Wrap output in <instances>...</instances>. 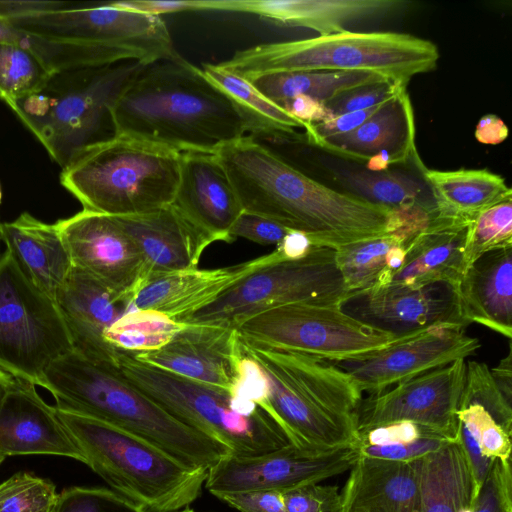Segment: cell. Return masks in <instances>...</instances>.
<instances>
[{
	"instance_id": "cell-16",
	"label": "cell",
	"mask_w": 512,
	"mask_h": 512,
	"mask_svg": "<svg viewBox=\"0 0 512 512\" xmlns=\"http://www.w3.org/2000/svg\"><path fill=\"white\" fill-rule=\"evenodd\" d=\"M54 224L69 252L72 266L131 306L132 296L144 277V264L138 248L116 218L83 209Z\"/></svg>"
},
{
	"instance_id": "cell-60",
	"label": "cell",
	"mask_w": 512,
	"mask_h": 512,
	"mask_svg": "<svg viewBox=\"0 0 512 512\" xmlns=\"http://www.w3.org/2000/svg\"><path fill=\"white\" fill-rule=\"evenodd\" d=\"M1 223H2V222H0V227H1ZM0 241H1V240H0Z\"/></svg>"
},
{
	"instance_id": "cell-48",
	"label": "cell",
	"mask_w": 512,
	"mask_h": 512,
	"mask_svg": "<svg viewBox=\"0 0 512 512\" xmlns=\"http://www.w3.org/2000/svg\"><path fill=\"white\" fill-rule=\"evenodd\" d=\"M217 498L239 512H286L280 491L235 492L222 494Z\"/></svg>"
},
{
	"instance_id": "cell-52",
	"label": "cell",
	"mask_w": 512,
	"mask_h": 512,
	"mask_svg": "<svg viewBox=\"0 0 512 512\" xmlns=\"http://www.w3.org/2000/svg\"><path fill=\"white\" fill-rule=\"evenodd\" d=\"M508 133L507 125L500 117L486 114L476 125L475 138L481 144L497 145L506 140Z\"/></svg>"
},
{
	"instance_id": "cell-17",
	"label": "cell",
	"mask_w": 512,
	"mask_h": 512,
	"mask_svg": "<svg viewBox=\"0 0 512 512\" xmlns=\"http://www.w3.org/2000/svg\"><path fill=\"white\" fill-rule=\"evenodd\" d=\"M340 308L375 329L397 336L434 326L466 327L457 286L440 282L420 288L388 284L346 296Z\"/></svg>"
},
{
	"instance_id": "cell-49",
	"label": "cell",
	"mask_w": 512,
	"mask_h": 512,
	"mask_svg": "<svg viewBox=\"0 0 512 512\" xmlns=\"http://www.w3.org/2000/svg\"><path fill=\"white\" fill-rule=\"evenodd\" d=\"M457 441L463 449L467 459L478 494L493 464L492 459L485 457L469 430L458 422Z\"/></svg>"
},
{
	"instance_id": "cell-3",
	"label": "cell",
	"mask_w": 512,
	"mask_h": 512,
	"mask_svg": "<svg viewBox=\"0 0 512 512\" xmlns=\"http://www.w3.org/2000/svg\"><path fill=\"white\" fill-rule=\"evenodd\" d=\"M8 15L21 32V43L53 75L125 61L145 65L176 52L161 16L126 10L113 2H35Z\"/></svg>"
},
{
	"instance_id": "cell-15",
	"label": "cell",
	"mask_w": 512,
	"mask_h": 512,
	"mask_svg": "<svg viewBox=\"0 0 512 512\" xmlns=\"http://www.w3.org/2000/svg\"><path fill=\"white\" fill-rule=\"evenodd\" d=\"M481 346L478 338L456 325L434 326L402 336L390 346L362 360L336 364L359 390L379 394L399 383L466 359Z\"/></svg>"
},
{
	"instance_id": "cell-13",
	"label": "cell",
	"mask_w": 512,
	"mask_h": 512,
	"mask_svg": "<svg viewBox=\"0 0 512 512\" xmlns=\"http://www.w3.org/2000/svg\"><path fill=\"white\" fill-rule=\"evenodd\" d=\"M358 458L356 445L312 452L288 444L260 455L231 454L208 470L204 486L216 497L258 490L284 492L350 470Z\"/></svg>"
},
{
	"instance_id": "cell-56",
	"label": "cell",
	"mask_w": 512,
	"mask_h": 512,
	"mask_svg": "<svg viewBox=\"0 0 512 512\" xmlns=\"http://www.w3.org/2000/svg\"><path fill=\"white\" fill-rule=\"evenodd\" d=\"M14 380V377L0 369V401Z\"/></svg>"
},
{
	"instance_id": "cell-14",
	"label": "cell",
	"mask_w": 512,
	"mask_h": 512,
	"mask_svg": "<svg viewBox=\"0 0 512 512\" xmlns=\"http://www.w3.org/2000/svg\"><path fill=\"white\" fill-rule=\"evenodd\" d=\"M466 367V359H459L379 394L362 398L357 409L358 432L408 421L457 441V411L464 390Z\"/></svg>"
},
{
	"instance_id": "cell-55",
	"label": "cell",
	"mask_w": 512,
	"mask_h": 512,
	"mask_svg": "<svg viewBox=\"0 0 512 512\" xmlns=\"http://www.w3.org/2000/svg\"><path fill=\"white\" fill-rule=\"evenodd\" d=\"M22 35L11 17L0 11V43H21Z\"/></svg>"
},
{
	"instance_id": "cell-57",
	"label": "cell",
	"mask_w": 512,
	"mask_h": 512,
	"mask_svg": "<svg viewBox=\"0 0 512 512\" xmlns=\"http://www.w3.org/2000/svg\"><path fill=\"white\" fill-rule=\"evenodd\" d=\"M175 512H195V511L192 510V509L185 508V509H182V510H179V511H175Z\"/></svg>"
},
{
	"instance_id": "cell-35",
	"label": "cell",
	"mask_w": 512,
	"mask_h": 512,
	"mask_svg": "<svg viewBox=\"0 0 512 512\" xmlns=\"http://www.w3.org/2000/svg\"><path fill=\"white\" fill-rule=\"evenodd\" d=\"M335 178L359 198L374 204L400 210L423 206L437 210L432 192L423 179L397 171H340Z\"/></svg>"
},
{
	"instance_id": "cell-30",
	"label": "cell",
	"mask_w": 512,
	"mask_h": 512,
	"mask_svg": "<svg viewBox=\"0 0 512 512\" xmlns=\"http://www.w3.org/2000/svg\"><path fill=\"white\" fill-rule=\"evenodd\" d=\"M419 512H472L475 483L458 441L418 460Z\"/></svg>"
},
{
	"instance_id": "cell-42",
	"label": "cell",
	"mask_w": 512,
	"mask_h": 512,
	"mask_svg": "<svg viewBox=\"0 0 512 512\" xmlns=\"http://www.w3.org/2000/svg\"><path fill=\"white\" fill-rule=\"evenodd\" d=\"M406 87L407 83L388 79L343 91L324 102L323 105L332 117L366 110L385 103Z\"/></svg>"
},
{
	"instance_id": "cell-32",
	"label": "cell",
	"mask_w": 512,
	"mask_h": 512,
	"mask_svg": "<svg viewBox=\"0 0 512 512\" xmlns=\"http://www.w3.org/2000/svg\"><path fill=\"white\" fill-rule=\"evenodd\" d=\"M202 72L230 100L251 137L291 140L297 137V128H305L303 122L267 99L248 80L219 64H204Z\"/></svg>"
},
{
	"instance_id": "cell-6",
	"label": "cell",
	"mask_w": 512,
	"mask_h": 512,
	"mask_svg": "<svg viewBox=\"0 0 512 512\" xmlns=\"http://www.w3.org/2000/svg\"><path fill=\"white\" fill-rule=\"evenodd\" d=\"M181 153L114 134L80 150L62 168L61 185L84 210L110 216L149 213L172 204Z\"/></svg>"
},
{
	"instance_id": "cell-51",
	"label": "cell",
	"mask_w": 512,
	"mask_h": 512,
	"mask_svg": "<svg viewBox=\"0 0 512 512\" xmlns=\"http://www.w3.org/2000/svg\"><path fill=\"white\" fill-rule=\"evenodd\" d=\"M280 107L304 124L318 123L332 117L323 103L306 96L292 98Z\"/></svg>"
},
{
	"instance_id": "cell-2",
	"label": "cell",
	"mask_w": 512,
	"mask_h": 512,
	"mask_svg": "<svg viewBox=\"0 0 512 512\" xmlns=\"http://www.w3.org/2000/svg\"><path fill=\"white\" fill-rule=\"evenodd\" d=\"M114 134L182 152L214 153L245 136L226 95L177 52L141 68L110 108Z\"/></svg>"
},
{
	"instance_id": "cell-10",
	"label": "cell",
	"mask_w": 512,
	"mask_h": 512,
	"mask_svg": "<svg viewBox=\"0 0 512 512\" xmlns=\"http://www.w3.org/2000/svg\"><path fill=\"white\" fill-rule=\"evenodd\" d=\"M272 259L240 279L184 324L235 327L257 313L294 303L340 305L346 296L335 250L314 247L305 256L284 259L276 248Z\"/></svg>"
},
{
	"instance_id": "cell-40",
	"label": "cell",
	"mask_w": 512,
	"mask_h": 512,
	"mask_svg": "<svg viewBox=\"0 0 512 512\" xmlns=\"http://www.w3.org/2000/svg\"><path fill=\"white\" fill-rule=\"evenodd\" d=\"M55 485L29 472H18L0 484V512H52Z\"/></svg>"
},
{
	"instance_id": "cell-34",
	"label": "cell",
	"mask_w": 512,
	"mask_h": 512,
	"mask_svg": "<svg viewBox=\"0 0 512 512\" xmlns=\"http://www.w3.org/2000/svg\"><path fill=\"white\" fill-rule=\"evenodd\" d=\"M388 79L379 74L359 71H303L265 74L248 81L280 107L284 102L298 96L310 97L324 103L343 91Z\"/></svg>"
},
{
	"instance_id": "cell-25",
	"label": "cell",
	"mask_w": 512,
	"mask_h": 512,
	"mask_svg": "<svg viewBox=\"0 0 512 512\" xmlns=\"http://www.w3.org/2000/svg\"><path fill=\"white\" fill-rule=\"evenodd\" d=\"M415 137L414 111L404 89L354 131L324 139L315 146L362 164L381 152L388 153L395 164H406L410 160L419 162Z\"/></svg>"
},
{
	"instance_id": "cell-24",
	"label": "cell",
	"mask_w": 512,
	"mask_h": 512,
	"mask_svg": "<svg viewBox=\"0 0 512 512\" xmlns=\"http://www.w3.org/2000/svg\"><path fill=\"white\" fill-rule=\"evenodd\" d=\"M114 217L142 256L143 279L198 268L204 250L210 245L172 204L149 213Z\"/></svg>"
},
{
	"instance_id": "cell-19",
	"label": "cell",
	"mask_w": 512,
	"mask_h": 512,
	"mask_svg": "<svg viewBox=\"0 0 512 512\" xmlns=\"http://www.w3.org/2000/svg\"><path fill=\"white\" fill-rule=\"evenodd\" d=\"M172 205L208 240L231 243V230L244 212L214 153L182 152Z\"/></svg>"
},
{
	"instance_id": "cell-44",
	"label": "cell",
	"mask_w": 512,
	"mask_h": 512,
	"mask_svg": "<svg viewBox=\"0 0 512 512\" xmlns=\"http://www.w3.org/2000/svg\"><path fill=\"white\" fill-rule=\"evenodd\" d=\"M286 512H342L337 486L319 483L303 485L282 492Z\"/></svg>"
},
{
	"instance_id": "cell-7",
	"label": "cell",
	"mask_w": 512,
	"mask_h": 512,
	"mask_svg": "<svg viewBox=\"0 0 512 512\" xmlns=\"http://www.w3.org/2000/svg\"><path fill=\"white\" fill-rule=\"evenodd\" d=\"M57 409L85 464L146 512H175L201 494L208 471L182 463L152 442L103 421Z\"/></svg>"
},
{
	"instance_id": "cell-20",
	"label": "cell",
	"mask_w": 512,
	"mask_h": 512,
	"mask_svg": "<svg viewBox=\"0 0 512 512\" xmlns=\"http://www.w3.org/2000/svg\"><path fill=\"white\" fill-rule=\"evenodd\" d=\"M54 455L85 458L55 406L35 385L15 379L0 401V456Z\"/></svg>"
},
{
	"instance_id": "cell-18",
	"label": "cell",
	"mask_w": 512,
	"mask_h": 512,
	"mask_svg": "<svg viewBox=\"0 0 512 512\" xmlns=\"http://www.w3.org/2000/svg\"><path fill=\"white\" fill-rule=\"evenodd\" d=\"M130 355L157 369L230 391L238 377L243 348L234 327L186 324L160 349Z\"/></svg>"
},
{
	"instance_id": "cell-46",
	"label": "cell",
	"mask_w": 512,
	"mask_h": 512,
	"mask_svg": "<svg viewBox=\"0 0 512 512\" xmlns=\"http://www.w3.org/2000/svg\"><path fill=\"white\" fill-rule=\"evenodd\" d=\"M423 437L450 440L429 427L413 422L401 421L358 432V440L355 445H384Z\"/></svg>"
},
{
	"instance_id": "cell-59",
	"label": "cell",
	"mask_w": 512,
	"mask_h": 512,
	"mask_svg": "<svg viewBox=\"0 0 512 512\" xmlns=\"http://www.w3.org/2000/svg\"><path fill=\"white\" fill-rule=\"evenodd\" d=\"M5 458L1 457L0 456V465L2 464V462L4 461Z\"/></svg>"
},
{
	"instance_id": "cell-53",
	"label": "cell",
	"mask_w": 512,
	"mask_h": 512,
	"mask_svg": "<svg viewBox=\"0 0 512 512\" xmlns=\"http://www.w3.org/2000/svg\"><path fill=\"white\" fill-rule=\"evenodd\" d=\"M315 246L310 238L302 232L289 231L276 247L284 259H296L305 256Z\"/></svg>"
},
{
	"instance_id": "cell-21",
	"label": "cell",
	"mask_w": 512,
	"mask_h": 512,
	"mask_svg": "<svg viewBox=\"0 0 512 512\" xmlns=\"http://www.w3.org/2000/svg\"><path fill=\"white\" fill-rule=\"evenodd\" d=\"M272 257L271 252L232 267L193 268L149 275L137 286L131 307L158 311L183 323Z\"/></svg>"
},
{
	"instance_id": "cell-4",
	"label": "cell",
	"mask_w": 512,
	"mask_h": 512,
	"mask_svg": "<svg viewBox=\"0 0 512 512\" xmlns=\"http://www.w3.org/2000/svg\"><path fill=\"white\" fill-rule=\"evenodd\" d=\"M43 388L52 394L56 408L136 434L187 466L208 471L232 454L226 445L181 422L129 383L117 365L75 349L47 368Z\"/></svg>"
},
{
	"instance_id": "cell-1",
	"label": "cell",
	"mask_w": 512,
	"mask_h": 512,
	"mask_svg": "<svg viewBox=\"0 0 512 512\" xmlns=\"http://www.w3.org/2000/svg\"><path fill=\"white\" fill-rule=\"evenodd\" d=\"M214 154L243 210L307 235L315 247L340 246L392 232V210L330 188L251 136Z\"/></svg>"
},
{
	"instance_id": "cell-43",
	"label": "cell",
	"mask_w": 512,
	"mask_h": 512,
	"mask_svg": "<svg viewBox=\"0 0 512 512\" xmlns=\"http://www.w3.org/2000/svg\"><path fill=\"white\" fill-rule=\"evenodd\" d=\"M472 512H512L511 458L493 461L476 496Z\"/></svg>"
},
{
	"instance_id": "cell-50",
	"label": "cell",
	"mask_w": 512,
	"mask_h": 512,
	"mask_svg": "<svg viewBox=\"0 0 512 512\" xmlns=\"http://www.w3.org/2000/svg\"><path fill=\"white\" fill-rule=\"evenodd\" d=\"M113 3L126 10L155 16L201 10L200 0H123Z\"/></svg>"
},
{
	"instance_id": "cell-33",
	"label": "cell",
	"mask_w": 512,
	"mask_h": 512,
	"mask_svg": "<svg viewBox=\"0 0 512 512\" xmlns=\"http://www.w3.org/2000/svg\"><path fill=\"white\" fill-rule=\"evenodd\" d=\"M411 239L390 232L336 248L335 260L346 296L389 284L404 262Z\"/></svg>"
},
{
	"instance_id": "cell-45",
	"label": "cell",
	"mask_w": 512,
	"mask_h": 512,
	"mask_svg": "<svg viewBox=\"0 0 512 512\" xmlns=\"http://www.w3.org/2000/svg\"><path fill=\"white\" fill-rule=\"evenodd\" d=\"M451 440L434 437L417 438L410 441H403L384 445H356L359 456L411 462L427 454L434 452Z\"/></svg>"
},
{
	"instance_id": "cell-26",
	"label": "cell",
	"mask_w": 512,
	"mask_h": 512,
	"mask_svg": "<svg viewBox=\"0 0 512 512\" xmlns=\"http://www.w3.org/2000/svg\"><path fill=\"white\" fill-rule=\"evenodd\" d=\"M418 460L359 456L341 493L342 512H419Z\"/></svg>"
},
{
	"instance_id": "cell-28",
	"label": "cell",
	"mask_w": 512,
	"mask_h": 512,
	"mask_svg": "<svg viewBox=\"0 0 512 512\" xmlns=\"http://www.w3.org/2000/svg\"><path fill=\"white\" fill-rule=\"evenodd\" d=\"M457 292L463 319L511 340L512 246L489 251L463 273Z\"/></svg>"
},
{
	"instance_id": "cell-27",
	"label": "cell",
	"mask_w": 512,
	"mask_h": 512,
	"mask_svg": "<svg viewBox=\"0 0 512 512\" xmlns=\"http://www.w3.org/2000/svg\"><path fill=\"white\" fill-rule=\"evenodd\" d=\"M468 222L437 213L409 241L404 262L389 284L411 289L440 282L457 286L464 273L463 249Z\"/></svg>"
},
{
	"instance_id": "cell-12",
	"label": "cell",
	"mask_w": 512,
	"mask_h": 512,
	"mask_svg": "<svg viewBox=\"0 0 512 512\" xmlns=\"http://www.w3.org/2000/svg\"><path fill=\"white\" fill-rule=\"evenodd\" d=\"M73 349L55 300L27 276L5 248L0 253V369L43 387L47 368Z\"/></svg>"
},
{
	"instance_id": "cell-29",
	"label": "cell",
	"mask_w": 512,
	"mask_h": 512,
	"mask_svg": "<svg viewBox=\"0 0 512 512\" xmlns=\"http://www.w3.org/2000/svg\"><path fill=\"white\" fill-rule=\"evenodd\" d=\"M0 240L27 276L55 300L73 268L55 224L23 212L13 221L1 223Z\"/></svg>"
},
{
	"instance_id": "cell-54",
	"label": "cell",
	"mask_w": 512,
	"mask_h": 512,
	"mask_svg": "<svg viewBox=\"0 0 512 512\" xmlns=\"http://www.w3.org/2000/svg\"><path fill=\"white\" fill-rule=\"evenodd\" d=\"M509 347L507 356L499 362L497 367L490 370L497 386L508 399L512 400L511 343H509Z\"/></svg>"
},
{
	"instance_id": "cell-9",
	"label": "cell",
	"mask_w": 512,
	"mask_h": 512,
	"mask_svg": "<svg viewBox=\"0 0 512 512\" xmlns=\"http://www.w3.org/2000/svg\"><path fill=\"white\" fill-rule=\"evenodd\" d=\"M124 378L186 425L226 445L232 455L254 456L290 444L281 427L255 402L188 380L118 352Z\"/></svg>"
},
{
	"instance_id": "cell-5",
	"label": "cell",
	"mask_w": 512,
	"mask_h": 512,
	"mask_svg": "<svg viewBox=\"0 0 512 512\" xmlns=\"http://www.w3.org/2000/svg\"><path fill=\"white\" fill-rule=\"evenodd\" d=\"M440 58L431 41L398 32H355L259 44L239 50L222 68L251 79L303 71L369 72L407 83L432 71Z\"/></svg>"
},
{
	"instance_id": "cell-38",
	"label": "cell",
	"mask_w": 512,
	"mask_h": 512,
	"mask_svg": "<svg viewBox=\"0 0 512 512\" xmlns=\"http://www.w3.org/2000/svg\"><path fill=\"white\" fill-rule=\"evenodd\" d=\"M512 246V198L476 214L468 222L463 249L465 270L481 255Z\"/></svg>"
},
{
	"instance_id": "cell-47",
	"label": "cell",
	"mask_w": 512,
	"mask_h": 512,
	"mask_svg": "<svg viewBox=\"0 0 512 512\" xmlns=\"http://www.w3.org/2000/svg\"><path fill=\"white\" fill-rule=\"evenodd\" d=\"M289 231L274 221L244 211L233 225L231 237L233 240L244 238L260 245L277 247Z\"/></svg>"
},
{
	"instance_id": "cell-22",
	"label": "cell",
	"mask_w": 512,
	"mask_h": 512,
	"mask_svg": "<svg viewBox=\"0 0 512 512\" xmlns=\"http://www.w3.org/2000/svg\"><path fill=\"white\" fill-rule=\"evenodd\" d=\"M55 302L74 349L93 360L117 365L118 352L106 342L104 335L119 317L132 310L130 304L74 267Z\"/></svg>"
},
{
	"instance_id": "cell-8",
	"label": "cell",
	"mask_w": 512,
	"mask_h": 512,
	"mask_svg": "<svg viewBox=\"0 0 512 512\" xmlns=\"http://www.w3.org/2000/svg\"><path fill=\"white\" fill-rule=\"evenodd\" d=\"M142 65L125 61L56 74L11 110L64 168L83 148L114 135L110 108Z\"/></svg>"
},
{
	"instance_id": "cell-36",
	"label": "cell",
	"mask_w": 512,
	"mask_h": 512,
	"mask_svg": "<svg viewBox=\"0 0 512 512\" xmlns=\"http://www.w3.org/2000/svg\"><path fill=\"white\" fill-rule=\"evenodd\" d=\"M186 324L149 309H132L105 332L106 342L117 352L138 354L160 349Z\"/></svg>"
},
{
	"instance_id": "cell-41",
	"label": "cell",
	"mask_w": 512,
	"mask_h": 512,
	"mask_svg": "<svg viewBox=\"0 0 512 512\" xmlns=\"http://www.w3.org/2000/svg\"><path fill=\"white\" fill-rule=\"evenodd\" d=\"M52 512H146L115 490L73 486L62 490Z\"/></svg>"
},
{
	"instance_id": "cell-58",
	"label": "cell",
	"mask_w": 512,
	"mask_h": 512,
	"mask_svg": "<svg viewBox=\"0 0 512 512\" xmlns=\"http://www.w3.org/2000/svg\"><path fill=\"white\" fill-rule=\"evenodd\" d=\"M1 200H2V191H1V187H0V203H1Z\"/></svg>"
},
{
	"instance_id": "cell-23",
	"label": "cell",
	"mask_w": 512,
	"mask_h": 512,
	"mask_svg": "<svg viewBox=\"0 0 512 512\" xmlns=\"http://www.w3.org/2000/svg\"><path fill=\"white\" fill-rule=\"evenodd\" d=\"M408 4L399 0H203L204 10L241 12L326 36L357 20L386 15Z\"/></svg>"
},
{
	"instance_id": "cell-37",
	"label": "cell",
	"mask_w": 512,
	"mask_h": 512,
	"mask_svg": "<svg viewBox=\"0 0 512 512\" xmlns=\"http://www.w3.org/2000/svg\"><path fill=\"white\" fill-rule=\"evenodd\" d=\"M53 76L22 43H0V99L10 109L42 91Z\"/></svg>"
},
{
	"instance_id": "cell-31",
	"label": "cell",
	"mask_w": 512,
	"mask_h": 512,
	"mask_svg": "<svg viewBox=\"0 0 512 512\" xmlns=\"http://www.w3.org/2000/svg\"><path fill=\"white\" fill-rule=\"evenodd\" d=\"M438 214L470 221L476 214L508 198L512 190L505 179L488 169L441 171L422 168Z\"/></svg>"
},
{
	"instance_id": "cell-39",
	"label": "cell",
	"mask_w": 512,
	"mask_h": 512,
	"mask_svg": "<svg viewBox=\"0 0 512 512\" xmlns=\"http://www.w3.org/2000/svg\"><path fill=\"white\" fill-rule=\"evenodd\" d=\"M457 419L473 435L485 457L492 460L511 458V434L498 422L486 405L465 387Z\"/></svg>"
},
{
	"instance_id": "cell-11",
	"label": "cell",
	"mask_w": 512,
	"mask_h": 512,
	"mask_svg": "<svg viewBox=\"0 0 512 512\" xmlns=\"http://www.w3.org/2000/svg\"><path fill=\"white\" fill-rule=\"evenodd\" d=\"M234 328L243 343L337 364L362 360L402 337L364 324L340 305L314 303L265 310Z\"/></svg>"
}]
</instances>
